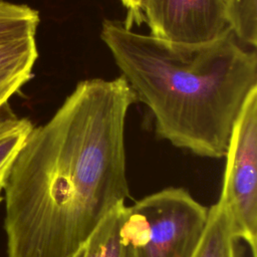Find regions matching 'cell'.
Instances as JSON below:
<instances>
[{
  "instance_id": "cell-1",
  "label": "cell",
  "mask_w": 257,
  "mask_h": 257,
  "mask_svg": "<svg viewBox=\"0 0 257 257\" xmlns=\"http://www.w3.org/2000/svg\"><path fill=\"white\" fill-rule=\"evenodd\" d=\"M135 101L121 75L81 80L33 127L3 187L8 257H72L130 196L124 123Z\"/></svg>"
},
{
  "instance_id": "cell-2",
  "label": "cell",
  "mask_w": 257,
  "mask_h": 257,
  "mask_svg": "<svg viewBox=\"0 0 257 257\" xmlns=\"http://www.w3.org/2000/svg\"><path fill=\"white\" fill-rule=\"evenodd\" d=\"M100 38L136 101L152 112L159 138L199 157H225L238 114L257 87L255 50L229 27L209 42L182 44L104 19Z\"/></svg>"
},
{
  "instance_id": "cell-3",
  "label": "cell",
  "mask_w": 257,
  "mask_h": 257,
  "mask_svg": "<svg viewBox=\"0 0 257 257\" xmlns=\"http://www.w3.org/2000/svg\"><path fill=\"white\" fill-rule=\"evenodd\" d=\"M207 218L188 190L169 187L127 207L124 230L138 257H192Z\"/></svg>"
},
{
  "instance_id": "cell-4",
  "label": "cell",
  "mask_w": 257,
  "mask_h": 257,
  "mask_svg": "<svg viewBox=\"0 0 257 257\" xmlns=\"http://www.w3.org/2000/svg\"><path fill=\"white\" fill-rule=\"evenodd\" d=\"M220 197L236 231L257 257V87L247 96L233 125Z\"/></svg>"
},
{
  "instance_id": "cell-5",
  "label": "cell",
  "mask_w": 257,
  "mask_h": 257,
  "mask_svg": "<svg viewBox=\"0 0 257 257\" xmlns=\"http://www.w3.org/2000/svg\"><path fill=\"white\" fill-rule=\"evenodd\" d=\"M142 13L151 35L173 43L209 42L228 27L225 0H143Z\"/></svg>"
},
{
  "instance_id": "cell-6",
  "label": "cell",
  "mask_w": 257,
  "mask_h": 257,
  "mask_svg": "<svg viewBox=\"0 0 257 257\" xmlns=\"http://www.w3.org/2000/svg\"><path fill=\"white\" fill-rule=\"evenodd\" d=\"M127 207L117 203L97 223L72 257H138L124 230Z\"/></svg>"
},
{
  "instance_id": "cell-7",
  "label": "cell",
  "mask_w": 257,
  "mask_h": 257,
  "mask_svg": "<svg viewBox=\"0 0 257 257\" xmlns=\"http://www.w3.org/2000/svg\"><path fill=\"white\" fill-rule=\"evenodd\" d=\"M37 57L35 35L0 40V107L30 80Z\"/></svg>"
},
{
  "instance_id": "cell-8",
  "label": "cell",
  "mask_w": 257,
  "mask_h": 257,
  "mask_svg": "<svg viewBox=\"0 0 257 257\" xmlns=\"http://www.w3.org/2000/svg\"><path fill=\"white\" fill-rule=\"evenodd\" d=\"M241 242L228 205L219 197L208 208L206 226L192 257H245Z\"/></svg>"
},
{
  "instance_id": "cell-9",
  "label": "cell",
  "mask_w": 257,
  "mask_h": 257,
  "mask_svg": "<svg viewBox=\"0 0 257 257\" xmlns=\"http://www.w3.org/2000/svg\"><path fill=\"white\" fill-rule=\"evenodd\" d=\"M39 22L38 11L30 6L0 0V40L36 35Z\"/></svg>"
},
{
  "instance_id": "cell-10",
  "label": "cell",
  "mask_w": 257,
  "mask_h": 257,
  "mask_svg": "<svg viewBox=\"0 0 257 257\" xmlns=\"http://www.w3.org/2000/svg\"><path fill=\"white\" fill-rule=\"evenodd\" d=\"M225 18L238 41L257 45V0H225Z\"/></svg>"
},
{
  "instance_id": "cell-11",
  "label": "cell",
  "mask_w": 257,
  "mask_h": 257,
  "mask_svg": "<svg viewBox=\"0 0 257 257\" xmlns=\"http://www.w3.org/2000/svg\"><path fill=\"white\" fill-rule=\"evenodd\" d=\"M33 127L28 118L18 116L0 126V180H6Z\"/></svg>"
},
{
  "instance_id": "cell-12",
  "label": "cell",
  "mask_w": 257,
  "mask_h": 257,
  "mask_svg": "<svg viewBox=\"0 0 257 257\" xmlns=\"http://www.w3.org/2000/svg\"><path fill=\"white\" fill-rule=\"evenodd\" d=\"M124 8L126 9V18L122 22L126 27L132 28L134 24H141L144 21L142 13V1L143 0H120Z\"/></svg>"
},
{
  "instance_id": "cell-13",
  "label": "cell",
  "mask_w": 257,
  "mask_h": 257,
  "mask_svg": "<svg viewBox=\"0 0 257 257\" xmlns=\"http://www.w3.org/2000/svg\"><path fill=\"white\" fill-rule=\"evenodd\" d=\"M15 113L12 111V109L10 108L9 104H5L2 107H0V126L6 122L7 120L15 117Z\"/></svg>"
},
{
  "instance_id": "cell-14",
  "label": "cell",
  "mask_w": 257,
  "mask_h": 257,
  "mask_svg": "<svg viewBox=\"0 0 257 257\" xmlns=\"http://www.w3.org/2000/svg\"><path fill=\"white\" fill-rule=\"evenodd\" d=\"M5 181H6V180H0V202L3 200V197H2V195H1V192H2V190H3Z\"/></svg>"
}]
</instances>
